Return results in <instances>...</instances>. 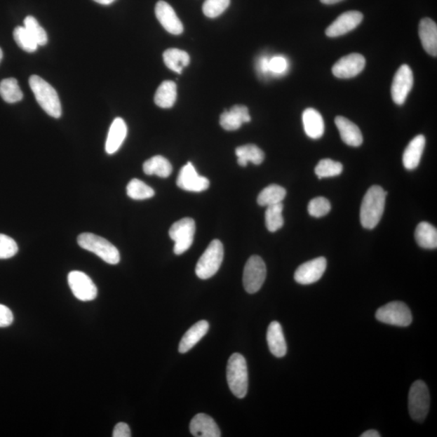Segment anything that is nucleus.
Masks as SVG:
<instances>
[{
    "mask_svg": "<svg viewBox=\"0 0 437 437\" xmlns=\"http://www.w3.org/2000/svg\"><path fill=\"white\" fill-rule=\"evenodd\" d=\"M387 192L379 186L368 189L361 208V222L365 229H372L380 222L385 209Z\"/></svg>",
    "mask_w": 437,
    "mask_h": 437,
    "instance_id": "f257e3e1",
    "label": "nucleus"
},
{
    "mask_svg": "<svg viewBox=\"0 0 437 437\" xmlns=\"http://www.w3.org/2000/svg\"><path fill=\"white\" fill-rule=\"evenodd\" d=\"M29 86L34 94L36 102L44 112L55 119H60L62 115V107L59 95L48 82L39 76L29 78Z\"/></svg>",
    "mask_w": 437,
    "mask_h": 437,
    "instance_id": "f03ea898",
    "label": "nucleus"
},
{
    "mask_svg": "<svg viewBox=\"0 0 437 437\" xmlns=\"http://www.w3.org/2000/svg\"><path fill=\"white\" fill-rule=\"evenodd\" d=\"M227 381L231 393L238 398H243L248 391L249 377L245 357L234 354L229 358L227 365Z\"/></svg>",
    "mask_w": 437,
    "mask_h": 437,
    "instance_id": "7ed1b4c3",
    "label": "nucleus"
},
{
    "mask_svg": "<svg viewBox=\"0 0 437 437\" xmlns=\"http://www.w3.org/2000/svg\"><path fill=\"white\" fill-rule=\"evenodd\" d=\"M77 242L81 248L93 253L100 259L110 265L118 264L120 262L119 250L102 236L90 233H84L78 236Z\"/></svg>",
    "mask_w": 437,
    "mask_h": 437,
    "instance_id": "20e7f679",
    "label": "nucleus"
},
{
    "mask_svg": "<svg viewBox=\"0 0 437 437\" xmlns=\"http://www.w3.org/2000/svg\"><path fill=\"white\" fill-rule=\"evenodd\" d=\"M224 246L219 240H213L198 261L196 273L201 280H208L219 271L224 260Z\"/></svg>",
    "mask_w": 437,
    "mask_h": 437,
    "instance_id": "39448f33",
    "label": "nucleus"
},
{
    "mask_svg": "<svg viewBox=\"0 0 437 437\" xmlns=\"http://www.w3.org/2000/svg\"><path fill=\"white\" fill-rule=\"evenodd\" d=\"M430 394L429 388L423 381H417L410 389L408 408L410 417L423 423L429 412Z\"/></svg>",
    "mask_w": 437,
    "mask_h": 437,
    "instance_id": "423d86ee",
    "label": "nucleus"
},
{
    "mask_svg": "<svg viewBox=\"0 0 437 437\" xmlns=\"http://www.w3.org/2000/svg\"><path fill=\"white\" fill-rule=\"evenodd\" d=\"M376 318L382 323L406 328L412 323V314L408 305L401 302L388 303L378 309Z\"/></svg>",
    "mask_w": 437,
    "mask_h": 437,
    "instance_id": "0eeeda50",
    "label": "nucleus"
},
{
    "mask_svg": "<svg viewBox=\"0 0 437 437\" xmlns=\"http://www.w3.org/2000/svg\"><path fill=\"white\" fill-rule=\"evenodd\" d=\"M194 234H196V222L191 218H183L171 226L168 234L175 242V249H173L175 255H182L191 248Z\"/></svg>",
    "mask_w": 437,
    "mask_h": 437,
    "instance_id": "6e6552de",
    "label": "nucleus"
},
{
    "mask_svg": "<svg viewBox=\"0 0 437 437\" xmlns=\"http://www.w3.org/2000/svg\"><path fill=\"white\" fill-rule=\"evenodd\" d=\"M267 267L260 256H251L244 268L243 285L245 290L250 294L259 292L264 283Z\"/></svg>",
    "mask_w": 437,
    "mask_h": 437,
    "instance_id": "1a4fd4ad",
    "label": "nucleus"
},
{
    "mask_svg": "<svg viewBox=\"0 0 437 437\" xmlns=\"http://www.w3.org/2000/svg\"><path fill=\"white\" fill-rule=\"evenodd\" d=\"M71 290L78 300L82 302L93 301L98 296V288L86 273L73 271L67 277Z\"/></svg>",
    "mask_w": 437,
    "mask_h": 437,
    "instance_id": "9d476101",
    "label": "nucleus"
},
{
    "mask_svg": "<svg viewBox=\"0 0 437 437\" xmlns=\"http://www.w3.org/2000/svg\"><path fill=\"white\" fill-rule=\"evenodd\" d=\"M414 76L410 67L404 65L398 68L394 77L391 96L394 103L402 105L406 102L407 98L413 87Z\"/></svg>",
    "mask_w": 437,
    "mask_h": 437,
    "instance_id": "9b49d317",
    "label": "nucleus"
},
{
    "mask_svg": "<svg viewBox=\"0 0 437 437\" xmlns=\"http://www.w3.org/2000/svg\"><path fill=\"white\" fill-rule=\"evenodd\" d=\"M177 185L184 191L202 192L208 189L210 182L207 177L199 175L196 168L188 162L179 172Z\"/></svg>",
    "mask_w": 437,
    "mask_h": 437,
    "instance_id": "f8f14e48",
    "label": "nucleus"
},
{
    "mask_svg": "<svg viewBox=\"0 0 437 437\" xmlns=\"http://www.w3.org/2000/svg\"><path fill=\"white\" fill-rule=\"evenodd\" d=\"M326 265L328 262L323 257L304 262L295 272V281L302 285H309L318 282L323 277Z\"/></svg>",
    "mask_w": 437,
    "mask_h": 437,
    "instance_id": "ddd939ff",
    "label": "nucleus"
},
{
    "mask_svg": "<svg viewBox=\"0 0 437 437\" xmlns=\"http://www.w3.org/2000/svg\"><path fill=\"white\" fill-rule=\"evenodd\" d=\"M364 18V15L358 11H349L339 15L325 30V34L330 38H337L355 29Z\"/></svg>",
    "mask_w": 437,
    "mask_h": 437,
    "instance_id": "4468645a",
    "label": "nucleus"
},
{
    "mask_svg": "<svg viewBox=\"0 0 437 437\" xmlns=\"http://www.w3.org/2000/svg\"><path fill=\"white\" fill-rule=\"evenodd\" d=\"M365 67L364 56L360 54H351L337 62L332 68V72L335 76L339 79H350L359 75Z\"/></svg>",
    "mask_w": 437,
    "mask_h": 437,
    "instance_id": "2eb2a0df",
    "label": "nucleus"
},
{
    "mask_svg": "<svg viewBox=\"0 0 437 437\" xmlns=\"http://www.w3.org/2000/svg\"><path fill=\"white\" fill-rule=\"evenodd\" d=\"M155 13L157 20L168 33L173 35L182 34L184 28L182 21L170 4L165 1L157 2Z\"/></svg>",
    "mask_w": 437,
    "mask_h": 437,
    "instance_id": "dca6fc26",
    "label": "nucleus"
},
{
    "mask_svg": "<svg viewBox=\"0 0 437 437\" xmlns=\"http://www.w3.org/2000/svg\"><path fill=\"white\" fill-rule=\"evenodd\" d=\"M251 117L249 109L245 105H236L220 115V126L226 130H238L241 125L250 123Z\"/></svg>",
    "mask_w": 437,
    "mask_h": 437,
    "instance_id": "f3484780",
    "label": "nucleus"
},
{
    "mask_svg": "<svg viewBox=\"0 0 437 437\" xmlns=\"http://www.w3.org/2000/svg\"><path fill=\"white\" fill-rule=\"evenodd\" d=\"M189 431L196 437H220V431L217 423L206 414H198L189 424Z\"/></svg>",
    "mask_w": 437,
    "mask_h": 437,
    "instance_id": "a211bd4d",
    "label": "nucleus"
},
{
    "mask_svg": "<svg viewBox=\"0 0 437 437\" xmlns=\"http://www.w3.org/2000/svg\"><path fill=\"white\" fill-rule=\"evenodd\" d=\"M419 34L426 52L431 56L437 55V26L433 20L424 18L420 21Z\"/></svg>",
    "mask_w": 437,
    "mask_h": 437,
    "instance_id": "6ab92c4d",
    "label": "nucleus"
},
{
    "mask_svg": "<svg viewBox=\"0 0 437 437\" xmlns=\"http://www.w3.org/2000/svg\"><path fill=\"white\" fill-rule=\"evenodd\" d=\"M337 128L339 129L341 139L347 145L359 147L363 143V135L358 126L342 116H338L335 120Z\"/></svg>",
    "mask_w": 437,
    "mask_h": 437,
    "instance_id": "aec40b11",
    "label": "nucleus"
},
{
    "mask_svg": "<svg viewBox=\"0 0 437 437\" xmlns=\"http://www.w3.org/2000/svg\"><path fill=\"white\" fill-rule=\"evenodd\" d=\"M126 135H128V126L125 121L121 118L115 119L110 126L107 143H105V151L108 154H114L120 149Z\"/></svg>",
    "mask_w": 437,
    "mask_h": 437,
    "instance_id": "412c9836",
    "label": "nucleus"
},
{
    "mask_svg": "<svg viewBox=\"0 0 437 437\" xmlns=\"http://www.w3.org/2000/svg\"><path fill=\"white\" fill-rule=\"evenodd\" d=\"M304 130L309 138L320 139L324 134L325 124L323 116L313 108L304 110L302 115Z\"/></svg>",
    "mask_w": 437,
    "mask_h": 437,
    "instance_id": "4be33fe9",
    "label": "nucleus"
},
{
    "mask_svg": "<svg viewBox=\"0 0 437 437\" xmlns=\"http://www.w3.org/2000/svg\"><path fill=\"white\" fill-rule=\"evenodd\" d=\"M425 144L426 139L423 135L415 137L410 142L403 156V166L407 170H413L418 167L423 155Z\"/></svg>",
    "mask_w": 437,
    "mask_h": 437,
    "instance_id": "5701e85b",
    "label": "nucleus"
},
{
    "mask_svg": "<svg viewBox=\"0 0 437 437\" xmlns=\"http://www.w3.org/2000/svg\"><path fill=\"white\" fill-rule=\"evenodd\" d=\"M267 340L274 356L281 358L287 354V344L280 323L272 322L268 326Z\"/></svg>",
    "mask_w": 437,
    "mask_h": 437,
    "instance_id": "b1692460",
    "label": "nucleus"
},
{
    "mask_svg": "<svg viewBox=\"0 0 437 437\" xmlns=\"http://www.w3.org/2000/svg\"><path fill=\"white\" fill-rule=\"evenodd\" d=\"M209 330V324L207 321H199L189 328L179 344L178 351L180 354H187V351L193 349L205 335Z\"/></svg>",
    "mask_w": 437,
    "mask_h": 437,
    "instance_id": "393cba45",
    "label": "nucleus"
},
{
    "mask_svg": "<svg viewBox=\"0 0 437 437\" xmlns=\"http://www.w3.org/2000/svg\"><path fill=\"white\" fill-rule=\"evenodd\" d=\"M177 99V84L171 81L163 82L154 97V102L157 107L163 109L171 108L175 104Z\"/></svg>",
    "mask_w": 437,
    "mask_h": 437,
    "instance_id": "a878e982",
    "label": "nucleus"
},
{
    "mask_svg": "<svg viewBox=\"0 0 437 437\" xmlns=\"http://www.w3.org/2000/svg\"><path fill=\"white\" fill-rule=\"evenodd\" d=\"M236 155L238 156V164L242 167H246L249 162L259 166L265 159L264 152L255 144H246L236 147Z\"/></svg>",
    "mask_w": 437,
    "mask_h": 437,
    "instance_id": "bb28decb",
    "label": "nucleus"
},
{
    "mask_svg": "<svg viewBox=\"0 0 437 437\" xmlns=\"http://www.w3.org/2000/svg\"><path fill=\"white\" fill-rule=\"evenodd\" d=\"M415 238L424 249L433 250L437 247V230L428 222H421L415 229Z\"/></svg>",
    "mask_w": 437,
    "mask_h": 437,
    "instance_id": "cd10ccee",
    "label": "nucleus"
},
{
    "mask_svg": "<svg viewBox=\"0 0 437 437\" xmlns=\"http://www.w3.org/2000/svg\"><path fill=\"white\" fill-rule=\"evenodd\" d=\"M147 175H156L162 178L170 176L173 171L170 162L162 156H155L146 161L143 166Z\"/></svg>",
    "mask_w": 437,
    "mask_h": 437,
    "instance_id": "c85d7f7f",
    "label": "nucleus"
},
{
    "mask_svg": "<svg viewBox=\"0 0 437 437\" xmlns=\"http://www.w3.org/2000/svg\"><path fill=\"white\" fill-rule=\"evenodd\" d=\"M163 59L170 70L178 74H182L184 67H187L189 63V56L187 53L176 48L166 51L163 54Z\"/></svg>",
    "mask_w": 437,
    "mask_h": 437,
    "instance_id": "c756f323",
    "label": "nucleus"
},
{
    "mask_svg": "<svg viewBox=\"0 0 437 437\" xmlns=\"http://www.w3.org/2000/svg\"><path fill=\"white\" fill-rule=\"evenodd\" d=\"M286 189L283 187L272 184L263 189L257 196V202L262 207L282 203L286 197Z\"/></svg>",
    "mask_w": 437,
    "mask_h": 437,
    "instance_id": "7c9ffc66",
    "label": "nucleus"
},
{
    "mask_svg": "<svg viewBox=\"0 0 437 437\" xmlns=\"http://www.w3.org/2000/svg\"><path fill=\"white\" fill-rule=\"evenodd\" d=\"M0 96L8 103H15L23 98V93L14 78H8L0 83Z\"/></svg>",
    "mask_w": 437,
    "mask_h": 437,
    "instance_id": "2f4dec72",
    "label": "nucleus"
},
{
    "mask_svg": "<svg viewBox=\"0 0 437 437\" xmlns=\"http://www.w3.org/2000/svg\"><path fill=\"white\" fill-rule=\"evenodd\" d=\"M283 205L282 203L267 206L265 213V223L267 229L271 233H275L283 226Z\"/></svg>",
    "mask_w": 437,
    "mask_h": 437,
    "instance_id": "473e14b6",
    "label": "nucleus"
},
{
    "mask_svg": "<svg viewBox=\"0 0 437 437\" xmlns=\"http://www.w3.org/2000/svg\"><path fill=\"white\" fill-rule=\"evenodd\" d=\"M128 196L135 200H144L155 196L154 189L139 179H133L126 187Z\"/></svg>",
    "mask_w": 437,
    "mask_h": 437,
    "instance_id": "72a5a7b5",
    "label": "nucleus"
},
{
    "mask_svg": "<svg viewBox=\"0 0 437 437\" xmlns=\"http://www.w3.org/2000/svg\"><path fill=\"white\" fill-rule=\"evenodd\" d=\"M344 170V166L340 162L330 159L321 160L315 168L316 175L319 179L339 176Z\"/></svg>",
    "mask_w": 437,
    "mask_h": 437,
    "instance_id": "f704fd0d",
    "label": "nucleus"
},
{
    "mask_svg": "<svg viewBox=\"0 0 437 437\" xmlns=\"http://www.w3.org/2000/svg\"><path fill=\"white\" fill-rule=\"evenodd\" d=\"M14 40L20 49L28 52L34 53L38 50V43L29 33V31L22 26H18L13 32Z\"/></svg>",
    "mask_w": 437,
    "mask_h": 437,
    "instance_id": "c9c22d12",
    "label": "nucleus"
},
{
    "mask_svg": "<svg viewBox=\"0 0 437 437\" xmlns=\"http://www.w3.org/2000/svg\"><path fill=\"white\" fill-rule=\"evenodd\" d=\"M25 28L29 31V33L34 39L39 46H45L48 41L46 32L39 25V21L36 18L28 15L24 20Z\"/></svg>",
    "mask_w": 437,
    "mask_h": 437,
    "instance_id": "e433bc0d",
    "label": "nucleus"
},
{
    "mask_svg": "<svg viewBox=\"0 0 437 437\" xmlns=\"http://www.w3.org/2000/svg\"><path fill=\"white\" fill-rule=\"evenodd\" d=\"M230 4V0H206L203 12L209 18H215L222 14Z\"/></svg>",
    "mask_w": 437,
    "mask_h": 437,
    "instance_id": "4c0bfd02",
    "label": "nucleus"
},
{
    "mask_svg": "<svg viewBox=\"0 0 437 437\" xmlns=\"http://www.w3.org/2000/svg\"><path fill=\"white\" fill-rule=\"evenodd\" d=\"M331 210V205L328 199L323 197L315 198L309 202L308 212L311 217L320 218L328 215Z\"/></svg>",
    "mask_w": 437,
    "mask_h": 437,
    "instance_id": "58836bf2",
    "label": "nucleus"
},
{
    "mask_svg": "<svg viewBox=\"0 0 437 437\" xmlns=\"http://www.w3.org/2000/svg\"><path fill=\"white\" fill-rule=\"evenodd\" d=\"M18 252V246L12 238L0 234V260L11 259Z\"/></svg>",
    "mask_w": 437,
    "mask_h": 437,
    "instance_id": "ea45409f",
    "label": "nucleus"
},
{
    "mask_svg": "<svg viewBox=\"0 0 437 437\" xmlns=\"http://www.w3.org/2000/svg\"><path fill=\"white\" fill-rule=\"evenodd\" d=\"M268 67H269V74L271 75H283L288 69V62L286 58L283 56L272 57L271 59H269Z\"/></svg>",
    "mask_w": 437,
    "mask_h": 437,
    "instance_id": "a19ab883",
    "label": "nucleus"
},
{
    "mask_svg": "<svg viewBox=\"0 0 437 437\" xmlns=\"http://www.w3.org/2000/svg\"><path fill=\"white\" fill-rule=\"evenodd\" d=\"M13 314L10 309L0 304V328H7L13 322Z\"/></svg>",
    "mask_w": 437,
    "mask_h": 437,
    "instance_id": "79ce46f5",
    "label": "nucleus"
},
{
    "mask_svg": "<svg viewBox=\"0 0 437 437\" xmlns=\"http://www.w3.org/2000/svg\"><path fill=\"white\" fill-rule=\"evenodd\" d=\"M114 437H130L131 433L128 424L119 423L115 426L113 431Z\"/></svg>",
    "mask_w": 437,
    "mask_h": 437,
    "instance_id": "37998d69",
    "label": "nucleus"
},
{
    "mask_svg": "<svg viewBox=\"0 0 437 437\" xmlns=\"http://www.w3.org/2000/svg\"><path fill=\"white\" fill-rule=\"evenodd\" d=\"M268 63H269V59L267 57H262L257 63V70L261 74H269V67H268Z\"/></svg>",
    "mask_w": 437,
    "mask_h": 437,
    "instance_id": "c03bdc74",
    "label": "nucleus"
},
{
    "mask_svg": "<svg viewBox=\"0 0 437 437\" xmlns=\"http://www.w3.org/2000/svg\"><path fill=\"white\" fill-rule=\"evenodd\" d=\"M380 433L376 430H368L361 435V437H380Z\"/></svg>",
    "mask_w": 437,
    "mask_h": 437,
    "instance_id": "a18cd8bd",
    "label": "nucleus"
},
{
    "mask_svg": "<svg viewBox=\"0 0 437 437\" xmlns=\"http://www.w3.org/2000/svg\"><path fill=\"white\" fill-rule=\"evenodd\" d=\"M320 1L324 4L330 5V4H338L341 1H343V0H320Z\"/></svg>",
    "mask_w": 437,
    "mask_h": 437,
    "instance_id": "49530a36",
    "label": "nucleus"
},
{
    "mask_svg": "<svg viewBox=\"0 0 437 437\" xmlns=\"http://www.w3.org/2000/svg\"><path fill=\"white\" fill-rule=\"evenodd\" d=\"M93 1L102 5H109L114 3L115 0H93Z\"/></svg>",
    "mask_w": 437,
    "mask_h": 437,
    "instance_id": "de8ad7c7",
    "label": "nucleus"
},
{
    "mask_svg": "<svg viewBox=\"0 0 437 437\" xmlns=\"http://www.w3.org/2000/svg\"><path fill=\"white\" fill-rule=\"evenodd\" d=\"M2 60H3V51L1 48H0V62H1Z\"/></svg>",
    "mask_w": 437,
    "mask_h": 437,
    "instance_id": "09e8293b",
    "label": "nucleus"
}]
</instances>
